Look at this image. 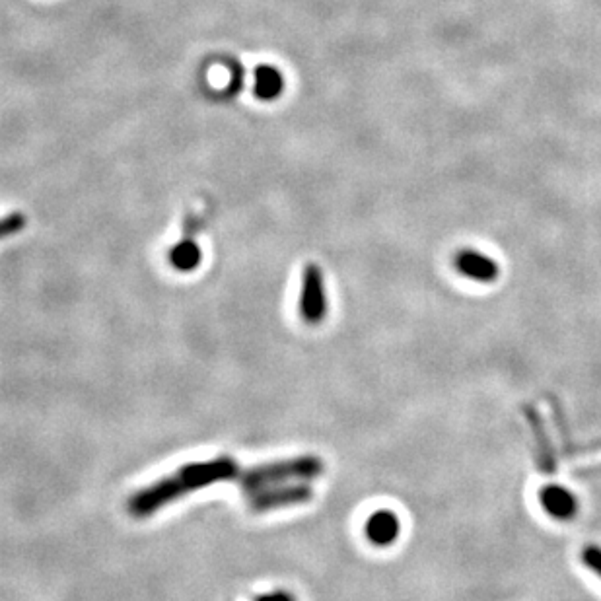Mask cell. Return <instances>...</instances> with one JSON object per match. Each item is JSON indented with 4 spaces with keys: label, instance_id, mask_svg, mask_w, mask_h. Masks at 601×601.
Segmentation results:
<instances>
[{
    "label": "cell",
    "instance_id": "6da1fadb",
    "mask_svg": "<svg viewBox=\"0 0 601 601\" xmlns=\"http://www.w3.org/2000/svg\"><path fill=\"white\" fill-rule=\"evenodd\" d=\"M242 473L240 463L234 458L220 456L207 461H193L179 467L172 475L162 477L150 487L142 489L129 498L127 508L133 518H148L166 504H172L183 496L207 489L216 483H238Z\"/></svg>",
    "mask_w": 601,
    "mask_h": 601
},
{
    "label": "cell",
    "instance_id": "7a4b0ae2",
    "mask_svg": "<svg viewBox=\"0 0 601 601\" xmlns=\"http://www.w3.org/2000/svg\"><path fill=\"white\" fill-rule=\"evenodd\" d=\"M323 471L325 463L318 456H298L242 469L238 483L244 493H251L286 481H312L323 475Z\"/></svg>",
    "mask_w": 601,
    "mask_h": 601
},
{
    "label": "cell",
    "instance_id": "3957f363",
    "mask_svg": "<svg viewBox=\"0 0 601 601\" xmlns=\"http://www.w3.org/2000/svg\"><path fill=\"white\" fill-rule=\"evenodd\" d=\"M246 502L253 512H269L275 508H286V506H298L306 504L314 498V489L306 485L304 481H298L294 485L284 487H267L259 491L244 493Z\"/></svg>",
    "mask_w": 601,
    "mask_h": 601
},
{
    "label": "cell",
    "instance_id": "277c9868",
    "mask_svg": "<svg viewBox=\"0 0 601 601\" xmlns=\"http://www.w3.org/2000/svg\"><path fill=\"white\" fill-rule=\"evenodd\" d=\"M300 316L310 325H319L323 319L327 318V292H325V284H323V275H321L318 265H312V263L304 269L302 294H300Z\"/></svg>",
    "mask_w": 601,
    "mask_h": 601
},
{
    "label": "cell",
    "instance_id": "5b68a950",
    "mask_svg": "<svg viewBox=\"0 0 601 601\" xmlns=\"http://www.w3.org/2000/svg\"><path fill=\"white\" fill-rule=\"evenodd\" d=\"M454 267L461 277L475 281V283H495L500 275V267L493 257L475 251V249H461L454 257Z\"/></svg>",
    "mask_w": 601,
    "mask_h": 601
},
{
    "label": "cell",
    "instance_id": "8992f818",
    "mask_svg": "<svg viewBox=\"0 0 601 601\" xmlns=\"http://www.w3.org/2000/svg\"><path fill=\"white\" fill-rule=\"evenodd\" d=\"M539 504L551 518L559 522H570L578 516L580 502L572 491L563 485H545L539 489Z\"/></svg>",
    "mask_w": 601,
    "mask_h": 601
},
{
    "label": "cell",
    "instance_id": "52a82bcc",
    "mask_svg": "<svg viewBox=\"0 0 601 601\" xmlns=\"http://www.w3.org/2000/svg\"><path fill=\"white\" fill-rule=\"evenodd\" d=\"M364 533L372 545L389 547L397 541V537L401 533V520L395 512H391L388 508L376 510L374 514L368 516V520L364 524Z\"/></svg>",
    "mask_w": 601,
    "mask_h": 601
},
{
    "label": "cell",
    "instance_id": "ba28073f",
    "mask_svg": "<svg viewBox=\"0 0 601 601\" xmlns=\"http://www.w3.org/2000/svg\"><path fill=\"white\" fill-rule=\"evenodd\" d=\"M284 80L281 71H277L275 67H257L255 71V96L259 100L271 102L275 98H279L283 94Z\"/></svg>",
    "mask_w": 601,
    "mask_h": 601
},
{
    "label": "cell",
    "instance_id": "9c48e42d",
    "mask_svg": "<svg viewBox=\"0 0 601 601\" xmlns=\"http://www.w3.org/2000/svg\"><path fill=\"white\" fill-rule=\"evenodd\" d=\"M201 259H203V253L193 240H183L170 251V263L176 267L177 271H193L199 267Z\"/></svg>",
    "mask_w": 601,
    "mask_h": 601
},
{
    "label": "cell",
    "instance_id": "30bf717a",
    "mask_svg": "<svg viewBox=\"0 0 601 601\" xmlns=\"http://www.w3.org/2000/svg\"><path fill=\"white\" fill-rule=\"evenodd\" d=\"M26 228V216L22 213H12L0 218V240L14 236Z\"/></svg>",
    "mask_w": 601,
    "mask_h": 601
},
{
    "label": "cell",
    "instance_id": "8fae6325",
    "mask_svg": "<svg viewBox=\"0 0 601 601\" xmlns=\"http://www.w3.org/2000/svg\"><path fill=\"white\" fill-rule=\"evenodd\" d=\"M580 559H582V565L586 566L588 570H592L598 578H601V547H598V545L584 547Z\"/></svg>",
    "mask_w": 601,
    "mask_h": 601
},
{
    "label": "cell",
    "instance_id": "7c38bea8",
    "mask_svg": "<svg viewBox=\"0 0 601 601\" xmlns=\"http://www.w3.org/2000/svg\"><path fill=\"white\" fill-rule=\"evenodd\" d=\"M255 601H296V598L290 594V592H271V594H265V596H259Z\"/></svg>",
    "mask_w": 601,
    "mask_h": 601
}]
</instances>
